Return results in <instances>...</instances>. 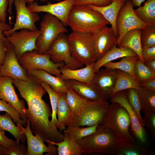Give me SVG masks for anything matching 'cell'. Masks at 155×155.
<instances>
[{"mask_svg": "<svg viewBox=\"0 0 155 155\" xmlns=\"http://www.w3.org/2000/svg\"><path fill=\"white\" fill-rule=\"evenodd\" d=\"M0 71L2 76L24 81L28 78V73L20 64L13 47L9 42L7 46L5 57L0 67Z\"/></svg>", "mask_w": 155, "mask_h": 155, "instance_id": "2e32d148", "label": "cell"}, {"mask_svg": "<svg viewBox=\"0 0 155 155\" xmlns=\"http://www.w3.org/2000/svg\"><path fill=\"white\" fill-rule=\"evenodd\" d=\"M109 99L111 103H118L125 109L130 117L133 136L137 142L144 145L147 140L146 130L142 125L135 112L130 104L125 90L114 93Z\"/></svg>", "mask_w": 155, "mask_h": 155, "instance_id": "7c38bea8", "label": "cell"}, {"mask_svg": "<svg viewBox=\"0 0 155 155\" xmlns=\"http://www.w3.org/2000/svg\"><path fill=\"white\" fill-rule=\"evenodd\" d=\"M40 80L47 83L55 92L59 94L65 93L68 88L65 80L62 79L60 76H54L45 71L35 69L28 73Z\"/></svg>", "mask_w": 155, "mask_h": 155, "instance_id": "603a6c76", "label": "cell"}, {"mask_svg": "<svg viewBox=\"0 0 155 155\" xmlns=\"http://www.w3.org/2000/svg\"><path fill=\"white\" fill-rule=\"evenodd\" d=\"M107 100H87L81 109L73 115L67 127L91 126L103 122L110 104Z\"/></svg>", "mask_w": 155, "mask_h": 155, "instance_id": "5b68a950", "label": "cell"}, {"mask_svg": "<svg viewBox=\"0 0 155 155\" xmlns=\"http://www.w3.org/2000/svg\"><path fill=\"white\" fill-rule=\"evenodd\" d=\"M28 74L27 80L13 79V82L20 97L26 102L28 108L26 109V114L30 121L31 131L33 133L41 137L44 141L61 142L63 140V133L51 124L49 120L52 114L51 109L42 99L46 92L40 80Z\"/></svg>", "mask_w": 155, "mask_h": 155, "instance_id": "6da1fadb", "label": "cell"}, {"mask_svg": "<svg viewBox=\"0 0 155 155\" xmlns=\"http://www.w3.org/2000/svg\"><path fill=\"white\" fill-rule=\"evenodd\" d=\"M5 111L11 117L14 123H19L24 126H26L19 112L10 104L3 100H0V112Z\"/></svg>", "mask_w": 155, "mask_h": 155, "instance_id": "ab89813d", "label": "cell"}, {"mask_svg": "<svg viewBox=\"0 0 155 155\" xmlns=\"http://www.w3.org/2000/svg\"><path fill=\"white\" fill-rule=\"evenodd\" d=\"M65 80L68 85L75 92L86 100L96 101L102 99L98 89L92 84L71 79Z\"/></svg>", "mask_w": 155, "mask_h": 155, "instance_id": "7402d4cb", "label": "cell"}, {"mask_svg": "<svg viewBox=\"0 0 155 155\" xmlns=\"http://www.w3.org/2000/svg\"><path fill=\"white\" fill-rule=\"evenodd\" d=\"M118 73L117 69L105 68L94 73L92 84L98 89L102 98L107 100L111 96Z\"/></svg>", "mask_w": 155, "mask_h": 155, "instance_id": "d6986e66", "label": "cell"}, {"mask_svg": "<svg viewBox=\"0 0 155 155\" xmlns=\"http://www.w3.org/2000/svg\"><path fill=\"white\" fill-rule=\"evenodd\" d=\"M144 127L150 133L152 138H155V113L144 114L142 118Z\"/></svg>", "mask_w": 155, "mask_h": 155, "instance_id": "60d3db41", "label": "cell"}, {"mask_svg": "<svg viewBox=\"0 0 155 155\" xmlns=\"http://www.w3.org/2000/svg\"><path fill=\"white\" fill-rule=\"evenodd\" d=\"M14 0H9V4L7 12L9 13V24H11V16L12 15V5L13 3Z\"/></svg>", "mask_w": 155, "mask_h": 155, "instance_id": "816d5d0a", "label": "cell"}, {"mask_svg": "<svg viewBox=\"0 0 155 155\" xmlns=\"http://www.w3.org/2000/svg\"><path fill=\"white\" fill-rule=\"evenodd\" d=\"M117 70L118 75L111 96L119 91L131 88L136 89L140 86L136 80L130 75L119 69Z\"/></svg>", "mask_w": 155, "mask_h": 155, "instance_id": "1f68e13d", "label": "cell"}, {"mask_svg": "<svg viewBox=\"0 0 155 155\" xmlns=\"http://www.w3.org/2000/svg\"><path fill=\"white\" fill-rule=\"evenodd\" d=\"M8 149L0 145V155H7Z\"/></svg>", "mask_w": 155, "mask_h": 155, "instance_id": "db71d44e", "label": "cell"}, {"mask_svg": "<svg viewBox=\"0 0 155 155\" xmlns=\"http://www.w3.org/2000/svg\"><path fill=\"white\" fill-rule=\"evenodd\" d=\"M65 93L61 94L57 111L58 123L57 127L61 132L65 129L71 121L72 114L65 99Z\"/></svg>", "mask_w": 155, "mask_h": 155, "instance_id": "83f0119b", "label": "cell"}, {"mask_svg": "<svg viewBox=\"0 0 155 155\" xmlns=\"http://www.w3.org/2000/svg\"><path fill=\"white\" fill-rule=\"evenodd\" d=\"M130 1L133 7H139L141 6L142 3L146 0H128Z\"/></svg>", "mask_w": 155, "mask_h": 155, "instance_id": "f5cc1de1", "label": "cell"}, {"mask_svg": "<svg viewBox=\"0 0 155 155\" xmlns=\"http://www.w3.org/2000/svg\"><path fill=\"white\" fill-rule=\"evenodd\" d=\"M119 140L110 129L99 125L96 131L77 141L82 154L115 155Z\"/></svg>", "mask_w": 155, "mask_h": 155, "instance_id": "3957f363", "label": "cell"}, {"mask_svg": "<svg viewBox=\"0 0 155 155\" xmlns=\"http://www.w3.org/2000/svg\"><path fill=\"white\" fill-rule=\"evenodd\" d=\"M142 57L144 61L145 62L155 59V46L142 49Z\"/></svg>", "mask_w": 155, "mask_h": 155, "instance_id": "ee69618b", "label": "cell"}, {"mask_svg": "<svg viewBox=\"0 0 155 155\" xmlns=\"http://www.w3.org/2000/svg\"><path fill=\"white\" fill-rule=\"evenodd\" d=\"M127 0H113L108 5L99 7L89 5H87L90 8L100 13L111 25L114 34L117 38V33L116 21L119 12Z\"/></svg>", "mask_w": 155, "mask_h": 155, "instance_id": "44dd1931", "label": "cell"}, {"mask_svg": "<svg viewBox=\"0 0 155 155\" xmlns=\"http://www.w3.org/2000/svg\"><path fill=\"white\" fill-rule=\"evenodd\" d=\"M16 143V142L7 137L5 135L4 131L0 129V145L9 149Z\"/></svg>", "mask_w": 155, "mask_h": 155, "instance_id": "f6af8a7d", "label": "cell"}, {"mask_svg": "<svg viewBox=\"0 0 155 155\" xmlns=\"http://www.w3.org/2000/svg\"><path fill=\"white\" fill-rule=\"evenodd\" d=\"M13 79L7 76L0 78V100H3L10 104L20 113L22 119L26 123L28 120L26 108L23 99L20 100L13 86Z\"/></svg>", "mask_w": 155, "mask_h": 155, "instance_id": "e0dca14e", "label": "cell"}, {"mask_svg": "<svg viewBox=\"0 0 155 155\" xmlns=\"http://www.w3.org/2000/svg\"><path fill=\"white\" fill-rule=\"evenodd\" d=\"M26 124V128H24L22 125L18 123L26 138L27 144L26 155H42L44 152L47 153L46 155H57V148L54 145L47 143L48 146L46 145L41 137L33 134L30 129V121L28 119Z\"/></svg>", "mask_w": 155, "mask_h": 155, "instance_id": "5bb4252c", "label": "cell"}, {"mask_svg": "<svg viewBox=\"0 0 155 155\" xmlns=\"http://www.w3.org/2000/svg\"><path fill=\"white\" fill-rule=\"evenodd\" d=\"M141 30L136 29L127 32L122 37L117 46L125 47L130 49L135 52L139 59L144 62L142 55V49L141 39Z\"/></svg>", "mask_w": 155, "mask_h": 155, "instance_id": "d4e9b609", "label": "cell"}, {"mask_svg": "<svg viewBox=\"0 0 155 155\" xmlns=\"http://www.w3.org/2000/svg\"><path fill=\"white\" fill-rule=\"evenodd\" d=\"M37 0H25L26 2V3H27L28 4H29L30 3L33 2L34 1H36ZM41 0L42 1H46L47 0ZM58 1H60L61 0H57Z\"/></svg>", "mask_w": 155, "mask_h": 155, "instance_id": "11a10c76", "label": "cell"}, {"mask_svg": "<svg viewBox=\"0 0 155 155\" xmlns=\"http://www.w3.org/2000/svg\"><path fill=\"white\" fill-rule=\"evenodd\" d=\"M139 58L137 56H126L123 57L119 61L109 62L104 64L102 67L107 69L121 70L128 73L135 79L134 69L136 62Z\"/></svg>", "mask_w": 155, "mask_h": 155, "instance_id": "4dcf8cb0", "label": "cell"}, {"mask_svg": "<svg viewBox=\"0 0 155 155\" xmlns=\"http://www.w3.org/2000/svg\"><path fill=\"white\" fill-rule=\"evenodd\" d=\"M137 16L142 21L155 25V0H147L143 5L134 9Z\"/></svg>", "mask_w": 155, "mask_h": 155, "instance_id": "d6a6232c", "label": "cell"}, {"mask_svg": "<svg viewBox=\"0 0 155 155\" xmlns=\"http://www.w3.org/2000/svg\"><path fill=\"white\" fill-rule=\"evenodd\" d=\"M129 102L135 112L142 126L144 127L142 117L141 114V104L139 95L135 89H129L125 90Z\"/></svg>", "mask_w": 155, "mask_h": 155, "instance_id": "74e56055", "label": "cell"}, {"mask_svg": "<svg viewBox=\"0 0 155 155\" xmlns=\"http://www.w3.org/2000/svg\"><path fill=\"white\" fill-rule=\"evenodd\" d=\"M63 139L60 142H56L48 140L44 141L57 146V154L59 155H82V152L77 142L75 141L67 135L63 133Z\"/></svg>", "mask_w": 155, "mask_h": 155, "instance_id": "484cf974", "label": "cell"}, {"mask_svg": "<svg viewBox=\"0 0 155 155\" xmlns=\"http://www.w3.org/2000/svg\"><path fill=\"white\" fill-rule=\"evenodd\" d=\"M12 28L10 24L4 23L0 20V39L3 41L7 40L6 38L3 34V32L9 30Z\"/></svg>", "mask_w": 155, "mask_h": 155, "instance_id": "681fc988", "label": "cell"}, {"mask_svg": "<svg viewBox=\"0 0 155 155\" xmlns=\"http://www.w3.org/2000/svg\"><path fill=\"white\" fill-rule=\"evenodd\" d=\"M12 119L11 116L7 112L4 115H0V129L10 133L16 139V143L20 144L21 141L25 144L26 138L24 134L22 133L18 123L16 125Z\"/></svg>", "mask_w": 155, "mask_h": 155, "instance_id": "4316f807", "label": "cell"}, {"mask_svg": "<svg viewBox=\"0 0 155 155\" xmlns=\"http://www.w3.org/2000/svg\"><path fill=\"white\" fill-rule=\"evenodd\" d=\"M40 84L48 93L50 98L52 109L51 123L53 125L57 127L58 121L56 116L57 111L61 94H58L54 91L46 82L41 81Z\"/></svg>", "mask_w": 155, "mask_h": 155, "instance_id": "d590c367", "label": "cell"}, {"mask_svg": "<svg viewBox=\"0 0 155 155\" xmlns=\"http://www.w3.org/2000/svg\"><path fill=\"white\" fill-rule=\"evenodd\" d=\"M55 63H64V66L72 69L83 67L84 65L72 57L69 47L68 35L65 33L60 34L49 49L45 53Z\"/></svg>", "mask_w": 155, "mask_h": 155, "instance_id": "9c48e42d", "label": "cell"}, {"mask_svg": "<svg viewBox=\"0 0 155 155\" xmlns=\"http://www.w3.org/2000/svg\"><path fill=\"white\" fill-rule=\"evenodd\" d=\"M139 84L140 86L149 90L155 91V78L148 79Z\"/></svg>", "mask_w": 155, "mask_h": 155, "instance_id": "c3c4849f", "label": "cell"}, {"mask_svg": "<svg viewBox=\"0 0 155 155\" xmlns=\"http://www.w3.org/2000/svg\"><path fill=\"white\" fill-rule=\"evenodd\" d=\"M13 3L16 10V21L12 28L3 32L4 36L7 37L17 30L22 29L38 31L35 25L40 19L38 13L30 11L26 6L25 0H14Z\"/></svg>", "mask_w": 155, "mask_h": 155, "instance_id": "8fae6325", "label": "cell"}, {"mask_svg": "<svg viewBox=\"0 0 155 155\" xmlns=\"http://www.w3.org/2000/svg\"><path fill=\"white\" fill-rule=\"evenodd\" d=\"M75 0H65L55 3L39 5L36 1L28 4L30 11L36 12H45L51 14L59 19L66 27L67 18Z\"/></svg>", "mask_w": 155, "mask_h": 155, "instance_id": "9a60e30c", "label": "cell"}, {"mask_svg": "<svg viewBox=\"0 0 155 155\" xmlns=\"http://www.w3.org/2000/svg\"><path fill=\"white\" fill-rule=\"evenodd\" d=\"M135 89L140 99L141 111L144 114L155 113V91L140 86Z\"/></svg>", "mask_w": 155, "mask_h": 155, "instance_id": "f1b7e54d", "label": "cell"}, {"mask_svg": "<svg viewBox=\"0 0 155 155\" xmlns=\"http://www.w3.org/2000/svg\"><path fill=\"white\" fill-rule=\"evenodd\" d=\"M137 56L136 54L130 49L125 47H118L114 46L107 51L99 59L96 61L94 66V73L98 71L103 66L109 62L126 56Z\"/></svg>", "mask_w": 155, "mask_h": 155, "instance_id": "cb8c5ba5", "label": "cell"}, {"mask_svg": "<svg viewBox=\"0 0 155 155\" xmlns=\"http://www.w3.org/2000/svg\"><path fill=\"white\" fill-rule=\"evenodd\" d=\"M113 0H75L74 5H92L99 7H104L111 4Z\"/></svg>", "mask_w": 155, "mask_h": 155, "instance_id": "b9f144b4", "label": "cell"}, {"mask_svg": "<svg viewBox=\"0 0 155 155\" xmlns=\"http://www.w3.org/2000/svg\"><path fill=\"white\" fill-rule=\"evenodd\" d=\"M134 74L135 79L139 84L148 79L155 78V72L150 69L139 58L135 66Z\"/></svg>", "mask_w": 155, "mask_h": 155, "instance_id": "8d00e7d4", "label": "cell"}, {"mask_svg": "<svg viewBox=\"0 0 155 155\" xmlns=\"http://www.w3.org/2000/svg\"><path fill=\"white\" fill-rule=\"evenodd\" d=\"M99 124L86 127H67L63 131L72 140L77 142L82 138L95 132Z\"/></svg>", "mask_w": 155, "mask_h": 155, "instance_id": "836d02e7", "label": "cell"}, {"mask_svg": "<svg viewBox=\"0 0 155 155\" xmlns=\"http://www.w3.org/2000/svg\"><path fill=\"white\" fill-rule=\"evenodd\" d=\"M99 125L111 129L119 141L137 142L130 130L131 121L125 109L117 103H111L102 123Z\"/></svg>", "mask_w": 155, "mask_h": 155, "instance_id": "277c9868", "label": "cell"}, {"mask_svg": "<svg viewBox=\"0 0 155 155\" xmlns=\"http://www.w3.org/2000/svg\"><path fill=\"white\" fill-rule=\"evenodd\" d=\"M93 45L97 60L100 59L115 44L117 38L111 27L107 26L91 33Z\"/></svg>", "mask_w": 155, "mask_h": 155, "instance_id": "ac0fdd59", "label": "cell"}, {"mask_svg": "<svg viewBox=\"0 0 155 155\" xmlns=\"http://www.w3.org/2000/svg\"><path fill=\"white\" fill-rule=\"evenodd\" d=\"M65 96L66 101L71 109L72 117L79 111L87 100L78 94L68 85Z\"/></svg>", "mask_w": 155, "mask_h": 155, "instance_id": "e575fe53", "label": "cell"}, {"mask_svg": "<svg viewBox=\"0 0 155 155\" xmlns=\"http://www.w3.org/2000/svg\"><path fill=\"white\" fill-rule=\"evenodd\" d=\"M1 71H0V78H1Z\"/></svg>", "mask_w": 155, "mask_h": 155, "instance_id": "9f6ffc18", "label": "cell"}, {"mask_svg": "<svg viewBox=\"0 0 155 155\" xmlns=\"http://www.w3.org/2000/svg\"><path fill=\"white\" fill-rule=\"evenodd\" d=\"M133 7L131 2L127 0L118 14L116 21L117 39L115 45L117 46L128 31L136 29H142L150 24L144 22L137 16Z\"/></svg>", "mask_w": 155, "mask_h": 155, "instance_id": "30bf717a", "label": "cell"}, {"mask_svg": "<svg viewBox=\"0 0 155 155\" xmlns=\"http://www.w3.org/2000/svg\"><path fill=\"white\" fill-rule=\"evenodd\" d=\"M40 34L39 30L35 31L22 29L6 38L13 47L18 60L24 53L36 50V42Z\"/></svg>", "mask_w": 155, "mask_h": 155, "instance_id": "4fadbf2b", "label": "cell"}, {"mask_svg": "<svg viewBox=\"0 0 155 155\" xmlns=\"http://www.w3.org/2000/svg\"><path fill=\"white\" fill-rule=\"evenodd\" d=\"M141 39L142 49L155 46V25L149 24L142 29Z\"/></svg>", "mask_w": 155, "mask_h": 155, "instance_id": "f35d334b", "label": "cell"}, {"mask_svg": "<svg viewBox=\"0 0 155 155\" xmlns=\"http://www.w3.org/2000/svg\"><path fill=\"white\" fill-rule=\"evenodd\" d=\"M67 24L73 31L91 33L110 24L98 11L87 5H78L73 6Z\"/></svg>", "mask_w": 155, "mask_h": 155, "instance_id": "7a4b0ae2", "label": "cell"}, {"mask_svg": "<svg viewBox=\"0 0 155 155\" xmlns=\"http://www.w3.org/2000/svg\"><path fill=\"white\" fill-rule=\"evenodd\" d=\"M86 65L84 67L72 69L64 66L61 67L60 77L63 80H73L79 82L92 84L94 73V63Z\"/></svg>", "mask_w": 155, "mask_h": 155, "instance_id": "ffe728a7", "label": "cell"}, {"mask_svg": "<svg viewBox=\"0 0 155 155\" xmlns=\"http://www.w3.org/2000/svg\"><path fill=\"white\" fill-rule=\"evenodd\" d=\"M18 61L28 73L35 69H41L56 76H60L59 68L65 66L63 63H54L47 54H40L35 50L24 53Z\"/></svg>", "mask_w": 155, "mask_h": 155, "instance_id": "ba28073f", "label": "cell"}, {"mask_svg": "<svg viewBox=\"0 0 155 155\" xmlns=\"http://www.w3.org/2000/svg\"><path fill=\"white\" fill-rule=\"evenodd\" d=\"M9 0H0V20L6 23L7 11L8 6Z\"/></svg>", "mask_w": 155, "mask_h": 155, "instance_id": "bcb514c9", "label": "cell"}, {"mask_svg": "<svg viewBox=\"0 0 155 155\" xmlns=\"http://www.w3.org/2000/svg\"><path fill=\"white\" fill-rule=\"evenodd\" d=\"M9 42L0 39V67L2 65L6 54V47Z\"/></svg>", "mask_w": 155, "mask_h": 155, "instance_id": "7dc6e473", "label": "cell"}, {"mask_svg": "<svg viewBox=\"0 0 155 155\" xmlns=\"http://www.w3.org/2000/svg\"><path fill=\"white\" fill-rule=\"evenodd\" d=\"M115 153L116 155H147L148 152L144 145L138 142L133 143L119 140Z\"/></svg>", "mask_w": 155, "mask_h": 155, "instance_id": "f546056e", "label": "cell"}, {"mask_svg": "<svg viewBox=\"0 0 155 155\" xmlns=\"http://www.w3.org/2000/svg\"><path fill=\"white\" fill-rule=\"evenodd\" d=\"M40 34L36 42V51L41 54L45 53L57 37L62 33L68 32L63 23L53 15L47 13L40 24Z\"/></svg>", "mask_w": 155, "mask_h": 155, "instance_id": "8992f818", "label": "cell"}, {"mask_svg": "<svg viewBox=\"0 0 155 155\" xmlns=\"http://www.w3.org/2000/svg\"><path fill=\"white\" fill-rule=\"evenodd\" d=\"M68 40L71 55L75 60L85 66L96 61L91 33L72 31L68 35Z\"/></svg>", "mask_w": 155, "mask_h": 155, "instance_id": "52a82bcc", "label": "cell"}, {"mask_svg": "<svg viewBox=\"0 0 155 155\" xmlns=\"http://www.w3.org/2000/svg\"><path fill=\"white\" fill-rule=\"evenodd\" d=\"M27 147L24 144L16 143L8 149L7 155H26Z\"/></svg>", "mask_w": 155, "mask_h": 155, "instance_id": "7bdbcfd3", "label": "cell"}, {"mask_svg": "<svg viewBox=\"0 0 155 155\" xmlns=\"http://www.w3.org/2000/svg\"><path fill=\"white\" fill-rule=\"evenodd\" d=\"M144 63L150 69L155 72V59L148 61Z\"/></svg>", "mask_w": 155, "mask_h": 155, "instance_id": "f907efd6", "label": "cell"}]
</instances>
